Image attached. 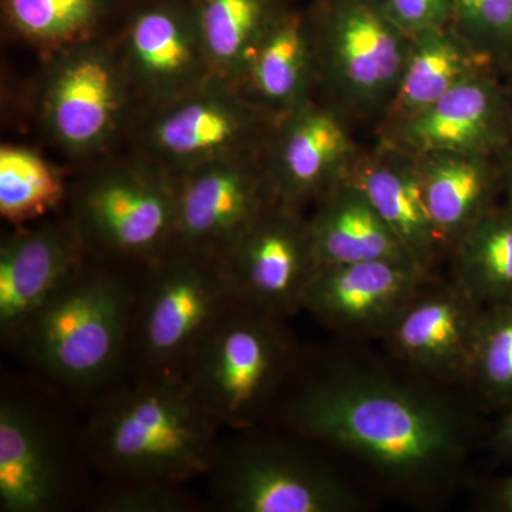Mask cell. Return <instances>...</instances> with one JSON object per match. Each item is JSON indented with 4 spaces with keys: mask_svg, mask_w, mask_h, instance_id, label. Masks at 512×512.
<instances>
[{
    "mask_svg": "<svg viewBox=\"0 0 512 512\" xmlns=\"http://www.w3.org/2000/svg\"><path fill=\"white\" fill-rule=\"evenodd\" d=\"M279 419L293 436L356 457L416 501L451 491L474 439L446 400L369 367L332 366L311 377Z\"/></svg>",
    "mask_w": 512,
    "mask_h": 512,
    "instance_id": "6da1fadb",
    "label": "cell"
},
{
    "mask_svg": "<svg viewBox=\"0 0 512 512\" xmlns=\"http://www.w3.org/2000/svg\"><path fill=\"white\" fill-rule=\"evenodd\" d=\"M218 429L184 376L143 373L96 397L82 434L90 466L103 478L188 484L207 474Z\"/></svg>",
    "mask_w": 512,
    "mask_h": 512,
    "instance_id": "7a4b0ae2",
    "label": "cell"
},
{
    "mask_svg": "<svg viewBox=\"0 0 512 512\" xmlns=\"http://www.w3.org/2000/svg\"><path fill=\"white\" fill-rule=\"evenodd\" d=\"M89 258L57 286L13 345L50 383L96 399L117 384L133 345L137 285Z\"/></svg>",
    "mask_w": 512,
    "mask_h": 512,
    "instance_id": "3957f363",
    "label": "cell"
},
{
    "mask_svg": "<svg viewBox=\"0 0 512 512\" xmlns=\"http://www.w3.org/2000/svg\"><path fill=\"white\" fill-rule=\"evenodd\" d=\"M316 89L350 124H382L413 37L390 15L384 0H312Z\"/></svg>",
    "mask_w": 512,
    "mask_h": 512,
    "instance_id": "277c9868",
    "label": "cell"
},
{
    "mask_svg": "<svg viewBox=\"0 0 512 512\" xmlns=\"http://www.w3.org/2000/svg\"><path fill=\"white\" fill-rule=\"evenodd\" d=\"M282 322L234 298L192 359L184 377L218 426L251 429L268 414L295 367Z\"/></svg>",
    "mask_w": 512,
    "mask_h": 512,
    "instance_id": "5b68a950",
    "label": "cell"
},
{
    "mask_svg": "<svg viewBox=\"0 0 512 512\" xmlns=\"http://www.w3.org/2000/svg\"><path fill=\"white\" fill-rule=\"evenodd\" d=\"M232 301L220 258L173 244L137 285L133 346L143 373L185 376Z\"/></svg>",
    "mask_w": 512,
    "mask_h": 512,
    "instance_id": "8992f818",
    "label": "cell"
},
{
    "mask_svg": "<svg viewBox=\"0 0 512 512\" xmlns=\"http://www.w3.org/2000/svg\"><path fill=\"white\" fill-rule=\"evenodd\" d=\"M218 443L207 474L214 505L229 512H355L359 494L328 464L289 441L238 430Z\"/></svg>",
    "mask_w": 512,
    "mask_h": 512,
    "instance_id": "52a82bcc",
    "label": "cell"
},
{
    "mask_svg": "<svg viewBox=\"0 0 512 512\" xmlns=\"http://www.w3.org/2000/svg\"><path fill=\"white\" fill-rule=\"evenodd\" d=\"M177 180L156 165L97 171L73 197L72 217L90 256L153 265L177 237Z\"/></svg>",
    "mask_w": 512,
    "mask_h": 512,
    "instance_id": "ba28073f",
    "label": "cell"
},
{
    "mask_svg": "<svg viewBox=\"0 0 512 512\" xmlns=\"http://www.w3.org/2000/svg\"><path fill=\"white\" fill-rule=\"evenodd\" d=\"M275 123L241 87L212 79L160 104L144 141L153 165L178 180L215 161L264 153Z\"/></svg>",
    "mask_w": 512,
    "mask_h": 512,
    "instance_id": "9c48e42d",
    "label": "cell"
},
{
    "mask_svg": "<svg viewBox=\"0 0 512 512\" xmlns=\"http://www.w3.org/2000/svg\"><path fill=\"white\" fill-rule=\"evenodd\" d=\"M77 460L63 423L40 397L3 383L0 510L59 512L79 494Z\"/></svg>",
    "mask_w": 512,
    "mask_h": 512,
    "instance_id": "30bf717a",
    "label": "cell"
},
{
    "mask_svg": "<svg viewBox=\"0 0 512 512\" xmlns=\"http://www.w3.org/2000/svg\"><path fill=\"white\" fill-rule=\"evenodd\" d=\"M238 301L288 318L315 271L308 217L272 197L221 258Z\"/></svg>",
    "mask_w": 512,
    "mask_h": 512,
    "instance_id": "8fae6325",
    "label": "cell"
},
{
    "mask_svg": "<svg viewBox=\"0 0 512 512\" xmlns=\"http://www.w3.org/2000/svg\"><path fill=\"white\" fill-rule=\"evenodd\" d=\"M128 90L126 70L109 50L90 40L70 46L47 73L43 123L67 153H93L123 124Z\"/></svg>",
    "mask_w": 512,
    "mask_h": 512,
    "instance_id": "7c38bea8",
    "label": "cell"
},
{
    "mask_svg": "<svg viewBox=\"0 0 512 512\" xmlns=\"http://www.w3.org/2000/svg\"><path fill=\"white\" fill-rule=\"evenodd\" d=\"M121 46L130 84L157 106L217 79L192 0H133Z\"/></svg>",
    "mask_w": 512,
    "mask_h": 512,
    "instance_id": "4fadbf2b",
    "label": "cell"
},
{
    "mask_svg": "<svg viewBox=\"0 0 512 512\" xmlns=\"http://www.w3.org/2000/svg\"><path fill=\"white\" fill-rule=\"evenodd\" d=\"M352 124L322 100L276 120L264 151L272 197L303 211L348 177L360 150Z\"/></svg>",
    "mask_w": 512,
    "mask_h": 512,
    "instance_id": "5bb4252c",
    "label": "cell"
},
{
    "mask_svg": "<svg viewBox=\"0 0 512 512\" xmlns=\"http://www.w3.org/2000/svg\"><path fill=\"white\" fill-rule=\"evenodd\" d=\"M484 306L434 278L406 303L383 339L394 355L443 384H468Z\"/></svg>",
    "mask_w": 512,
    "mask_h": 512,
    "instance_id": "9a60e30c",
    "label": "cell"
},
{
    "mask_svg": "<svg viewBox=\"0 0 512 512\" xmlns=\"http://www.w3.org/2000/svg\"><path fill=\"white\" fill-rule=\"evenodd\" d=\"M177 187L174 244L220 259L272 198L264 153L204 165Z\"/></svg>",
    "mask_w": 512,
    "mask_h": 512,
    "instance_id": "2e32d148",
    "label": "cell"
},
{
    "mask_svg": "<svg viewBox=\"0 0 512 512\" xmlns=\"http://www.w3.org/2000/svg\"><path fill=\"white\" fill-rule=\"evenodd\" d=\"M380 140L414 154H481L498 157L512 146V111L500 74L474 73L429 109L386 128Z\"/></svg>",
    "mask_w": 512,
    "mask_h": 512,
    "instance_id": "e0dca14e",
    "label": "cell"
},
{
    "mask_svg": "<svg viewBox=\"0 0 512 512\" xmlns=\"http://www.w3.org/2000/svg\"><path fill=\"white\" fill-rule=\"evenodd\" d=\"M436 275L402 261L318 265L302 309L336 332L382 336L421 286Z\"/></svg>",
    "mask_w": 512,
    "mask_h": 512,
    "instance_id": "ac0fdd59",
    "label": "cell"
},
{
    "mask_svg": "<svg viewBox=\"0 0 512 512\" xmlns=\"http://www.w3.org/2000/svg\"><path fill=\"white\" fill-rule=\"evenodd\" d=\"M90 254L72 221L16 229L0 244V336L13 345L23 326Z\"/></svg>",
    "mask_w": 512,
    "mask_h": 512,
    "instance_id": "d6986e66",
    "label": "cell"
},
{
    "mask_svg": "<svg viewBox=\"0 0 512 512\" xmlns=\"http://www.w3.org/2000/svg\"><path fill=\"white\" fill-rule=\"evenodd\" d=\"M349 177L410 258L434 275L436 266L448 258V249L431 220L416 154L380 140L373 150L360 151Z\"/></svg>",
    "mask_w": 512,
    "mask_h": 512,
    "instance_id": "ffe728a7",
    "label": "cell"
},
{
    "mask_svg": "<svg viewBox=\"0 0 512 512\" xmlns=\"http://www.w3.org/2000/svg\"><path fill=\"white\" fill-rule=\"evenodd\" d=\"M239 87L276 120L313 99L316 63L308 9L286 6L256 47Z\"/></svg>",
    "mask_w": 512,
    "mask_h": 512,
    "instance_id": "44dd1931",
    "label": "cell"
},
{
    "mask_svg": "<svg viewBox=\"0 0 512 512\" xmlns=\"http://www.w3.org/2000/svg\"><path fill=\"white\" fill-rule=\"evenodd\" d=\"M308 224L318 265L365 261L417 265L349 175L315 202Z\"/></svg>",
    "mask_w": 512,
    "mask_h": 512,
    "instance_id": "7402d4cb",
    "label": "cell"
},
{
    "mask_svg": "<svg viewBox=\"0 0 512 512\" xmlns=\"http://www.w3.org/2000/svg\"><path fill=\"white\" fill-rule=\"evenodd\" d=\"M434 227L450 255L458 239L503 198L498 157L481 154H416Z\"/></svg>",
    "mask_w": 512,
    "mask_h": 512,
    "instance_id": "603a6c76",
    "label": "cell"
},
{
    "mask_svg": "<svg viewBox=\"0 0 512 512\" xmlns=\"http://www.w3.org/2000/svg\"><path fill=\"white\" fill-rule=\"evenodd\" d=\"M483 69L491 67L451 26L413 37L396 96L379 127L386 130L429 109Z\"/></svg>",
    "mask_w": 512,
    "mask_h": 512,
    "instance_id": "cb8c5ba5",
    "label": "cell"
},
{
    "mask_svg": "<svg viewBox=\"0 0 512 512\" xmlns=\"http://www.w3.org/2000/svg\"><path fill=\"white\" fill-rule=\"evenodd\" d=\"M212 72L239 87L252 55L288 0H192Z\"/></svg>",
    "mask_w": 512,
    "mask_h": 512,
    "instance_id": "d4e9b609",
    "label": "cell"
},
{
    "mask_svg": "<svg viewBox=\"0 0 512 512\" xmlns=\"http://www.w3.org/2000/svg\"><path fill=\"white\" fill-rule=\"evenodd\" d=\"M451 282L487 306L512 302V211L503 201L485 212L448 255Z\"/></svg>",
    "mask_w": 512,
    "mask_h": 512,
    "instance_id": "484cf974",
    "label": "cell"
},
{
    "mask_svg": "<svg viewBox=\"0 0 512 512\" xmlns=\"http://www.w3.org/2000/svg\"><path fill=\"white\" fill-rule=\"evenodd\" d=\"M126 0H2L16 35L40 46L87 42Z\"/></svg>",
    "mask_w": 512,
    "mask_h": 512,
    "instance_id": "4316f807",
    "label": "cell"
},
{
    "mask_svg": "<svg viewBox=\"0 0 512 512\" xmlns=\"http://www.w3.org/2000/svg\"><path fill=\"white\" fill-rule=\"evenodd\" d=\"M64 197L62 175L30 148H0V214L23 225L45 218Z\"/></svg>",
    "mask_w": 512,
    "mask_h": 512,
    "instance_id": "83f0119b",
    "label": "cell"
},
{
    "mask_svg": "<svg viewBox=\"0 0 512 512\" xmlns=\"http://www.w3.org/2000/svg\"><path fill=\"white\" fill-rule=\"evenodd\" d=\"M467 386L487 409L512 403V302L484 308Z\"/></svg>",
    "mask_w": 512,
    "mask_h": 512,
    "instance_id": "f1b7e54d",
    "label": "cell"
},
{
    "mask_svg": "<svg viewBox=\"0 0 512 512\" xmlns=\"http://www.w3.org/2000/svg\"><path fill=\"white\" fill-rule=\"evenodd\" d=\"M450 26L491 69H512V0H450Z\"/></svg>",
    "mask_w": 512,
    "mask_h": 512,
    "instance_id": "f546056e",
    "label": "cell"
},
{
    "mask_svg": "<svg viewBox=\"0 0 512 512\" xmlns=\"http://www.w3.org/2000/svg\"><path fill=\"white\" fill-rule=\"evenodd\" d=\"M97 512H192L200 501L187 484L150 478H104L92 497Z\"/></svg>",
    "mask_w": 512,
    "mask_h": 512,
    "instance_id": "4dcf8cb0",
    "label": "cell"
},
{
    "mask_svg": "<svg viewBox=\"0 0 512 512\" xmlns=\"http://www.w3.org/2000/svg\"><path fill=\"white\" fill-rule=\"evenodd\" d=\"M384 3L409 36L416 37L450 26V0H384Z\"/></svg>",
    "mask_w": 512,
    "mask_h": 512,
    "instance_id": "1f68e13d",
    "label": "cell"
},
{
    "mask_svg": "<svg viewBox=\"0 0 512 512\" xmlns=\"http://www.w3.org/2000/svg\"><path fill=\"white\" fill-rule=\"evenodd\" d=\"M478 505L487 512H512V473L488 481L481 490Z\"/></svg>",
    "mask_w": 512,
    "mask_h": 512,
    "instance_id": "d6a6232c",
    "label": "cell"
},
{
    "mask_svg": "<svg viewBox=\"0 0 512 512\" xmlns=\"http://www.w3.org/2000/svg\"><path fill=\"white\" fill-rule=\"evenodd\" d=\"M501 413L490 436L491 448L497 456L512 458V403Z\"/></svg>",
    "mask_w": 512,
    "mask_h": 512,
    "instance_id": "836d02e7",
    "label": "cell"
},
{
    "mask_svg": "<svg viewBox=\"0 0 512 512\" xmlns=\"http://www.w3.org/2000/svg\"><path fill=\"white\" fill-rule=\"evenodd\" d=\"M498 163H500L501 178H503V198L501 200L512 211V146L498 156Z\"/></svg>",
    "mask_w": 512,
    "mask_h": 512,
    "instance_id": "e575fe53",
    "label": "cell"
},
{
    "mask_svg": "<svg viewBox=\"0 0 512 512\" xmlns=\"http://www.w3.org/2000/svg\"><path fill=\"white\" fill-rule=\"evenodd\" d=\"M504 76L507 77L504 84L505 90H507L508 101H510V107L512 111V69L510 72L505 73Z\"/></svg>",
    "mask_w": 512,
    "mask_h": 512,
    "instance_id": "d590c367",
    "label": "cell"
}]
</instances>
